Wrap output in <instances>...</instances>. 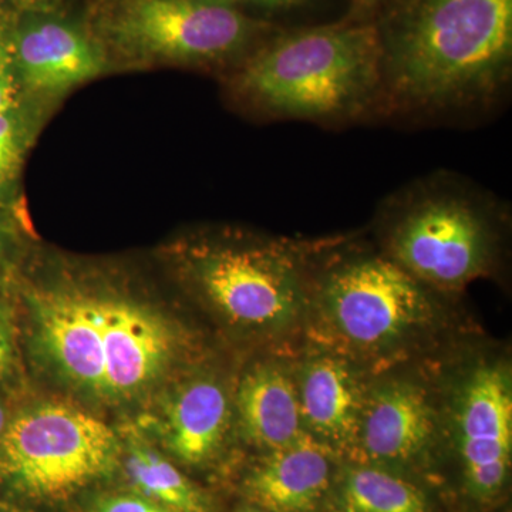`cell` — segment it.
I'll return each mask as SVG.
<instances>
[{"mask_svg": "<svg viewBox=\"0 0 512 512\" xmlns=\"http://www.w3.org/2000/svg\"><path fill=\"white\" fill-rule=\"evenodd\" d=\"M379 35L390 109H464L510 79L512 0H409Z\"/></svg>", "mask_w": 512, "mask_h": 512, "instance_id": "cell-1", "label": "cell"}, {"mask_svg": "<svg viewBox=\"0 0 512 512\" xmlns=\"http://www.w3.org/2000/svg\"><path fill=\"white\" fill-rule=\"evenodd\" d=\"M235 89L272 116L352 119L380 101L379 29L345 23L281 37L248 60Z\"/></svg>", "mask_w": 512, "mask_h": 512, "instance_id": "cell-2", "label": "cell"}, {"mask_svg": "<svg viewBox=\"0 0 512 512\" xmlns=\"http://www.w3.org/2000/svg\"><path fill=\"white\" fill-rule=\"evenodd\" d=\"M309 252L292 241L202 239L184 249L181 269L228 328L276 336L291 330L311 305Z\"/></svg>", "mask_w": 512, "mask_h": 512, "instance_id": "cell-3", "label": "cell"}, {"mask_svg": "<svg viewBox=\"0 0 512 512\" xmlns=\"http://www.w3.org/2000/svg\"><path fill=\"white\" fill-rule=\"evenodd\" d=\"M121 446L116 430L82 407L30 404L0 440V488L22 503H64L113 476Z\"/></svg>", "mask_w": 512, "mask_h": 512, "instance_id": "cell-4", "label": "cell"}, {"mask_svg": "<svg viewBox=\"0 0 512 512\" xmlns=\"http://www.w3.org/2000/svg\"><path fill=\"white\" fill-rule=\"evenodd\" d=\"M311 296L330 335L362 352L397 348L436 316L426 285L389 256L336 258L312 281Z\"/></svg>", "mask_w": 512, "mask_h": 512, "instance_id": "cell-5", "label": "cell"}, {"mask_svg": "<svg viewBox=\"0 0 512 512\" xmlns=\"http://www.w3.org/2000/svg\"><path fill=\"white\" fill-rule=\"evenodd\" d=\"M387 249L390 259L424 285L458 289L493 264L494 228L470 192L426 184L394 205Z\"/></svg>", "mask_w": 512, "mask_h": 512, "instance_id": "cell-6", "label": "cell"}, {"mask_svg": "<svg viewBox=\"0 0 512 512\" xmlns=\"http://www.w3.org/2000/svg\"><path fill=\"white\" fill-rule=\"evenodd\" d=\"M103 350L106 407L128 406L163 386L184 352L183 330L146 302L90 291Z\"/></svg>", "mask_w": 512, "mask_h": 512, "instance_id": "cell-7", "label": "cell"}, {"mask_svg": "<svg viewBox=\"0 0 512 512\" xmlns=\"http://www.w3.org/2000/svg\"><path fill=\"white\" fill-rule=\"evenodd\" d=\"M255 28L231 0H133L117 29L138 52L202 63L235 55Z\"/></svg>", "mask_w": 512, "mask_h": 512, "instance_id": "cell-8", "label": "cell"}, {"mask_svg": "<svg viewBox=\"0 0 512 512\" xmlns=\"http://www.w3.org/2000/svg\"><path fill=\"white\" fill-rule=\"evenodd\" d=\"M454 433L468 493L480 501L494 500L511 467L512 384L507 367L483 363L468 373L454 403Z\"/></svg>", "mask_w": 512, "mask_h": 512, "instance_id": "cell-9", "label": "cell"}, {"mask_svg": "<svg viewBox=\"0 0 512 512\" xmlns=\"http://www.w3.org/2000/svg\"><path fill=\"white\" fill-rule=\"evenodd\" d=\"M231 419L224 384L192 375L165 390L146 421L164 450L184 466L210 463L224 446Z\"/></svg>", "mask_w": 512, "mask_h": 512, "instance_id": "cell-10", "label": "cell"}, {"mask_svg": "<svg viewBox=\"0 0 512 512\" xmlns=\"http://www.w3.org/2000/svg\"><path fill=\"white\" fill-rule=\"evenodd\" d=\"M436 436V413L426 390L410 382L383 384L366 396L355 443L377 463L419 458Z\"/></svg>", "mask_w": 512, "mask_h": 512, "instance_id": "cell-11", "label": "cell"}, {"mask_svg": "<svg viewBox=\"0 0 512 512\" xmlns=\"http://www.w3.org/2000/svg\"><path fill=\"white\" fill-rule=\"evenodd\" d=\"M332 480L330 448L303 433L269 451L244 480V494L266 512H315Z\"/></svg>", "mask_w": 512, "mask_h": 512, "instance_id": "cell-12", "label": "cell"}, {"mask_svg": "<svg viewBox=\"0 0 512 512\" xmlns=\"http://www.w3.org/2000/svg\"><path fill=\"white\" fill-rule=\"evenodd\" d=\"M296 389L305 433L329 448L355 444L366 393L348 360L312 357L303 365Z\"/></svg>", "mask_w": 512, "mask_h": 512, "instance_id": "cell-13", "label": "cell"}, {"mask_svg": "<svg viewBox=\"0 0 512 512\" xmlns=\"http://www.w3.org/2000/svg\"><path fill=\"white\" fill-rule=\"evenodd\" d=\"M15 62L25 83L46 93L72 89L103 70L99 50L86 36L64 23L49 20L22 30Z\"/></svg>", "mask_w": 512, "mask_h": 512, "instance_id": "cell-14", "label": "cell"}, {"mask_svg": "<svg viewBox=\"0 0 512 512\" xmlns=\"http://www.w3.org/2000/svg\"><path fill=\"white\" fill-rule=\"evenodd\" d=\"M235 406L242 433L256 447L278 450L305 433L296 380L278 363L251 367L239 382Z\"/></svg>", "mask_w": 512, "mask_h": 512, "instance_id": "cell-15", "label": "cell"}, {"mask_svg": "<svg viewBox=\"0 0 512 512\" xmlns=\"http://www.w3.org/2000/svg\"><path fill=\"white\" fill-rule=\"evenodd\" d=\"M120 468L130 491L175 512H214L211 498L143 436L121 446Z\"/></svg>", "mask_w": 512, "mask_h": 512, "instance_id": "cell-16", "label": "cell"}, {"mask_svg": "<svg viewBox=\"0 0 512 512\" xmlns=\"http://www.w3.org/2000/svg\"><path fill=\"white\" fill-rule=\"evenodd\" d=\"M336 504L340 512H429V501L419 487L375 467L346 473Z\"/></svg>", "mask_w": 512, "mask_h": 512, "instance_id": "cell-17", "label": "cell"}, {"mask_svg": "<svg viewBox=\"0 0 512 512\" xmlns=\"http://www.w3.org/2000/svg\"><path fill=\"white\" fill-rule=\"evenodd\" d=\"M83 512H175L133 491H106L90 495Z\"/></svg>", "mask_w": 512, "mask_h": 512, "instance_id": "cell-18", "label": "cell"}, {"mask_svg": "<svg viewBox=\"0 0 512 512\" xmlns=\"http://www.w3.org/2000/svg\"><path fill=\"white\" fill-rule=\"evenodd\" d=\"M23 137L19 120L12 111L0 114V185L6 183L22 156Z\"/></svg>", "mask_w": 512, "mask_h": 512, "instance_id": "cell-19", "label": "cell"}, {"mask_svg": "<svg viewBox=\"0 0 512 512\" xmlns=\"http://www.w3.org/2000/svg\"><path fill=\"white\" fill-rule=\"evenodd\" d=\"M18 366L15 326L8 309L0 303V382L10 379Z\"/></svg>", "mask_w": 512, "mask_h": 512, "instance_id": "cell-20", "label": "cell"}, {"mask_svg": "<svg viewBox=\"0 0 512 512\" xmlns=\"http://www.w3.org/2000/svg\"><path fill=\"white\" fill-rule=\"evenodd\" d=\"M16 93L15 60L0 40V114L13 110Z\"/></svg>", "mask_w": 512, "mask_h": 512, "instance_id": "cell-21", "label": "cell"}, {"mask_svg": "<svg viewBox=\"0 0 512 512\" xmlns=\"http://www.w3.org/2000/svg\"><path fill=\"white\" fill-rule=\"evenodd\" d=\"M258 5L268 6V8H293L301 5L305 0H251Z\"/></svg>", "mask_w": 512, "mask_h": 512, "instance_id": "cell-22", "label": "cell"}, {"mask_svg": "<svg viewBox=\"0 0 512 512\" xmlns=\"http://www.w3.org/2000/svg\"><path fill=\"white\" fill-rule=\"evenodd\" d=\"M0 512H28L23 510L19 505L10 503V501H5L0 498Z\"/></svg>", "mask_w": 512, "mask_h": 512, "instance_id": "cell-23", "label": "cell"}, {"mask_svg": "<svg viewBox=\"0 0 512 512\" xmlns=\"http://www.w3.org/2000/svg\"><path fill=\"white\" fill-rule=\"evenodd\" d=\"M8 416H6L5 407L0 403V440H2L3 433H5L6 426H8Z\"/></svg>", "mask_w": 512, "mask_h": 512, "instance_id": "cell-24", "label": "cell"}, {"mask_svg": "<svg viewBox=\"0 0 512 512\" xmlns=\"http://www.w3.org/2000/svg\"><path fill=\"white\" fill-rule=\"evenodd\" d=\"M241 512H266L261 510V508H247V510H242Z\"/></svg>", "mask_w": 512, "mask_h": 512, "instance_id": "cell-25", "label": "cell"}, {"mask_svg": "<svg viewBox=\"0 0 512 512\" xmlns=\"http://www.w3.org/2000/svg\"><path fill=\"white\" fill-rule=\"evenodd\" d=\"M2 248H3V244H2V234H0V255H2Z\"/></svg>", "mask_w": 512, "mask_h": 512, "instance_id": "cell-26", "label": "cell"}, {"mask_svg": "<svg viewBox=\"0 0 512 512\" xmlns=\"http://www.w3.org/2000/svg\"><path fill=\"white\" fill-rule=\"evenodd\" d=\"M360 2H363V3H373V2H376V0H360Z\"/></svg>", "mask_w": 512, "mask_h": 512, "instance_id": "cell-27", "label": "cell"}]
</instances>
